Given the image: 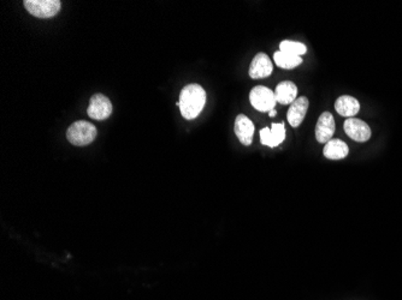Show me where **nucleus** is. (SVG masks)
I'll use <instances>...</instances> for the list:
<instances>
[{
    "instance_id": "f257e3e1",
    "label": "nucleus",
    "mask_w": 402,
    "mask_h": 300,
    "mask_svg": "<svg viewBox=\"0 0 402 300\" xmlns=\"http://www.w3.org/2000/svg\"><path fill=\"white\" fill-rule=\"evenodd\" d=\"M180 111L187 120H192L199 116L205 103H206V92L200 85H185L181 90L180 94Z\"/></svg>"
},
{
    "instance_id": "f03ea898",
    "label": "nucleus",
    "mask_w": 402,
    "mask_h": 300,
    "mask_svg": "<svg viewBox=\"0 0 402 300\" xmlns=\"http://www.w3.org/2000/svg\"><path fill=\"white\" fill-rule=\"evenodd\" d=\"M97 137V129L93 124L79 120L71 124L67 131L68 141L77 147L88 146Z\"/></svg>"
},
{
    "instance_id": "7ed1b4c3",
    "label": "nucleus",
    "mask_w": 402,
    "mask_h": 300,
    "mask_svg": "<svg viewBox=\"0 0 402 300\" xmlns=\"http://www.w3.org/2000/svg\"><path fill=\"white\" fill-rule=\"evenodd\" d=\"M23 4L29 14L38 19H51L62 6L59 0H26Z\"/></svg>"
},
{
    "instance_id": "20e7f679",
    "label": "nucleus",
    "mask_w": 402,
    "mask_h": 300,
    "mask_svg": "<svg viewBox=\"0 0 402 300\" xmlns=\"http://www.w3.org/2000/svg\"><path fill=\"white\" fill-rule=\"evenodd\" d=\"M250 101L252 106L259 112H271L277 103L274 90L263 85H257L251 90Z\"/></svg>"
},
{
    "instance_id": "39448f33",
    "label": "nucleus",
    "mask_w": 402,
    "mask_h": 300,
    "mask_svg": "<svg viewBox=\"0 0 402 300\" xmlns=\"http://www.w3.org/2000/svg\"><path fill=\"white\" fill-rule=\"evenodd\" d=\"M87 113L92 119L105 120L112 113V103L108 96L103 94H95L90 98V106Z\"/></svg>"
},
{
    "instance_id": "423d86ee",
    "label": "nucleus",
    "mask_w": 402,
    "mask_h": 300,
    "mask_svg": "<svg viewBox=\"0 0 402 300\" xmlns=\"http://www.w3.org/2000/svg\"><path fill=\"white\" fill-rule=\"evenodd\" d=\"M345 132L353 141L366 142L371 138V129L369 125L356 118H348L343 124Z\"/></svg>"
},
{
    "instance_id": "0eeeda50",
    "label": "nucleus",
    "mask_w": 402,
    "mask_h": 300,
    "mask_svg": "<svg viewBox=\"0 0 402 300\" xmlns=\"http://www.w3.org/2000/svg\"><path fill=\"white\" fill-rule=\"evenodd\" d=\"M336 131L335 119L330 112H323L321 117L318 118L317 125H316V138L319 143L327 144L328 142L332 141V136Z\"/></svg>"
},
{
    "instance_id": "6e6552de",
    "label": "nucleus",
    "mask_w": 402,
    "mask_h": 300,
    "mask_svg": "<svg viewBox=\"0 0 402 300\" xmlns=\"http://www.w3.org/2000/svg\"><path fill=\"white\" fill-rule=\"evenodd\" d=\"M285 138V129L283 122H274L271 127H264L261 131V142L263 146L274 148L279 147Z\"/></svg>"
},
{
    "instance_id": "1a4fd4ad",
    "label": "nucleus",
    "mask_w": 402,
    "mask_h": 300,
    "mask_svg": "<svg viewBox=\"0 0 402 300\" xmlns=\"http://www.w3.org/2000/svg\"><path fill=\"white\" fill-rule=\"evenodd\" d=\"M235 135L243 146H251L254 135V124L245 114H239L235 119Z\"/></svg>"
},
{
    "instance_id": "9d476101",
    "label": "nucleus",
    "mask_w": 402,
    "mask_h": 300,
    "mask_svg": "<svg viewBox=\"0 0 402 300\" xmlns=\"http://www.w3.org/2000/svg\"><path fill=\"white\" fill-rule=\"evenodd\" d=\"M272 74V61L265 53H258L250 66V76L254 80L265 78Z\"/></svg>"
},
{
    "instance_id": "9b49d317",
    "label": "nucleus",
    "mask_w": 402,
    "mask_h": 300,
    "mask_svg": "<svg viewBox=\"0 0 402 300\" xmlns=\"http://www.w3.org/2000/svg\"><path fill=\"white\" fill-rule=\"evenodd\" d=\"M308 109V99L305 96H300L295 100L290 107H289L288 114H287V119H288L289 124L293 127H299L303 122V119L306 117V113Z\"/></svg>"
},
{
    "instance_id": "f8f14e48",
    "label": "nucleus",
    "mask_w": 402,
    "mask_h": 300,
    "mask_svg": "<svg viewBox=\"0 0 402 300\" xmlns=\"http://www.w3.org/2000/svg\"><path fill=\"white\" fill-rule=\"evenodd\" d=\"M274 96L281 105H292L298 96V87L290 81H283L276 87Z\"/></svg>"
},
{
    "instance_id": "ddd939ff",
    "label": "nucleus",
    "mask_w": 402,
    "mask_h": 300,
    "mask_svg": "<svg viewBox=\"0 0 402 300\" xmlns=\"http://www.w3.org/2000/svg\"><path fill=\"white\" fill-rule=\"evenodd\" d=\"M335 109L342 117L354 118L359 112L360 103L353 96L343 95L336 100Z\"/></svg>"
},
{
    "instance_id": "4468645a",
    "label": "nucleus",
    "mask_w": 402,
    "mask_h": 300,
    "mask_svg": "<svg viewBox=\"0 0 402 300\" xmlns=\"http://www.w3.org/2000/svg\"><path fill=\"white\" fill-rule=\"evenodd\" d=\"M348 153H350V149L347 143L340 140H332L328 142L323 149V154L329 160L345 159Z\"/></svg>"
},
{
    "instance_id": "2eb2a0df",
    "label": "nucleus",
    "mask_w": 402,
    "mask_h": 300,
    "mask_svg": "<svg viewBox=\"0 0 402 300\" xmlns=\"http://www.w3.org/2000/svg\"><path fill=\"white\" fill-rule=\"evenodd\" d=\"M274 61L279 67L287 69V70L295 69L297 66L301 65V63H303L301 56H293V54H289V53H284V52L281 51L274 53Z\"/></svg>"
},
{
    "instance_id": "dca6fc26",
    "label": "nucleus",
    "mask_w": 402,
    "mask_h": 300,
    "mask_svg": "<svg viewBox=\"0 0 402 300\" xmlns=\"http://www.w3.org/2000/svg\"><path fill=\"white\" fill-rule=\"evenodd\" d=\"M279 51L293 54V56H300L308 52V48L303 43H295V41H290V40H284L279 45Z\"/></svg>"
},
{
    "instance_id": "f3484780",
    "label": "nucleus",
    "mask_w": 402,
    "mask_h": 300,
    "mask_svg": "<svg viewBox=\"0 0 402 300\" xmlns=\"http://www.w3.org/2000/svg\"><path fill=\"white\" fill-rule=\"evenodd\" d=\"M276 109H272V111H271V112H269V116L270 117H274V116H276Z\"/></svg>"
}]
</instances>
